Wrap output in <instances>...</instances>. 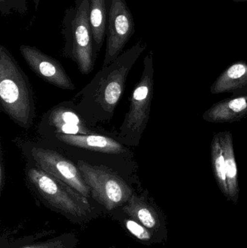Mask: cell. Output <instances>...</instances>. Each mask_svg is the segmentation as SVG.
Masks as SVG:
<instances>
[{
	"label": "cell",
	"instance_id": "16",
	"mask_svg": "<svg viewBox=\"0 0 247 248\" xmlns=\"http://www.w3.org/2000/svg\"><path fill=\"white\" fill-rule=\"evenodd\" d=\"M89 23L94 42V50L98 55L106 36L107 0H89Z\"/></svg>",
	"mask_w": 247,
	"mask_h": 248
},
{
	"label": "cell",
	"instance_id": "6",
	"mask_svg": "<svg viewBox=\"0 0 247 248\" xmlns=\"http://www.w3.org/2000/svg\"><path fill=\"white\" fill-rule=\"evenodd\" d=\"M77 166L96 202L109 213L124 205L134 193L127 182L103 166H93L78 160Z\"/></svg>",
	"mask_w": 247,
	"mask_h": 248
},
{
	"label": "cell",
	"instance_id": "13",
	"mask_svg": "<svg viewBox=\"0 0 247 248\" xmlns=\"http://www.w3.org/2000/svg\"><path fill=\"white\" fill-rule=\"evenodd\" d=\"M213 94L231 93L232 96L247 94V62L237 61L226 68L210 87Z\"/></svg>",
	"mask_w": 247,
	"mask_h": 248
},
{
	"label": "cell",
	"instance_id": "22",
	"mask_svg": "<svg viewBox=\"0 0 247 248\" xmlns=\"http://www.w3.org/2000/svg\"><path fill=\"white\" fill-rule=\"evenodd\" d=\"M33 3L35 4V8L37 10L38 7H39V4H40L41 0H33Z\"/></svg>",
	"mask_w": 247,
	"mask_h": 248
},
{
	"label": "cell",
	"instance_id": "5",
	"mask_svg": "<svg viewBox=\"0 0 247 248\" xmlns=\"http://www.w3.org/2000/svg\"><path fill=\"white\" fill-rule=\"evenodd\" d=\"M153 92V52L150 51L144 60L142 77L132 92L129 111L119 128V142L131 147L139 145L149 121Z\"/></svg>",
	"mask_w": 247,
	"mask_h": 248
},
{
	"label": "cell",
	"instance_id": "17",
	"mask_svg": "<svg viewBox=\"0 0 247 248\" xmlns=\"http://www.w3.org/2000/svg\"><path fill=\"white\" fill-rule=\"evenodd\" d=\"M110 214L115 221H117L128 233L142 244L152 246L162 243L152 231L134 218L125 214L121 208H117Z\"/></svg>",
	"mask_w": 247,
	"mask_h": 248
},
{
	"label": "cell",
	"instance_id": "4",
	"mask_svg": "<svg viewBox=\"0 0 247 248\" xmlns=\"http://www.w3.org/2000/svg\"><path fill=\"white\" fill-rule=\"evenodd\" d=\"M62 54L72 60L83 75L94 70L97 55L89 23V0H74L65 10L62 20Z\"/></svg>",
	"mask_w": 247,
	"mask_h": 248
},
{
	"label": "cell",
	"instance_id": "11",
	"mask_svg": "<svg viewBox=\"0 0 247 248\" xmlns=\"http://www.w3.org/2000/svg\"><path fill=\"white\" fill-rule=\"evenodd\" d=\"M120 208L125 214L152 231L162 243L166 240L168 230L165 216L146 191L141 195L133 193Z\"/></svg>",
	"mask_w": 247,
	"mask_h": 248
},
{
	"label": "cell",
	"instance_id": "3",
	"mask_svg": "<svg viewBox=\"0 0 247 248\" xmlns=\"http://www.w3.org/2000/svg\"><path fill=\"white\" fill-rule=\"evenodd\" d=\"M1 110L17 125L29 129L36 119V105L29 77L5 46H0Z\"/></svg>",
	"mask_w": 247,
	"mask_h": 248
},
{
	"label": "cell",
	"instance_id": "8",
	"mask_svg": "<svg viewBox=\"0 0 247 248\" xmlns=\"http://www.w3.org/2000/svg\"><path fill=\"white\" fill-rule=\"evenodd\" d=\"M30 154L36 165L49 174L68 184L71 187L90 198L91 191L84 181L78 166L54 150L33 147Z\"/></svg>",
	"mask_w": 247,
	"mask_h": 248
},
{
	"label": "cell",
	"instance_id": "20",
	"mask_svg": "<svg viewBox=\"0 0 247 248\" xmlns=\"http://www.w3.org/2000/svg\"><path fill=\"white\" fill-rule=\"evenodd\" d=\"M27 10V0H0V12L2 16L13 13L23 15Z\"/></svg>",
	"mask_w": 247,
	"mask_h": 248
},
{
	"label": "cell",
	"instance_id": "9",
	"mask_svg": "<svg viewBox=\"0 0 247 248\" xmlns=\"http://www.w3.org/2000/svg\"><path fill=\"white\" fill-rule=\"evenodd\" d=\"M40 134L47 135H87L94 134L75 111L73 102H65L46 112L39 124Z\"/></svg>",
	"mask_w": 247,
	"mask_h": 248
},
{
	"label": "cell",
	"instance_id": "7",
	"mask_svg": "<svg viewBox=\"0 0 247 248\" xmlns=\"http://www.w3.org/2000/svg\"><path fill=\"white\" fill-rule=\"evenodd\" d=\"M135 33L133 15L125 0H107L106 49L102 66L116 61Z\"/></svg>",
	"mask_w": 247,
	"mask_h": 248
},
{
	"label": "cell",
	"instance_id": "2",
	"mask_svg": "<svg viewBox=\"0 0 247 248\" xmlns=\"http://www.w3.org/2000/svg\"><path fill=\"white\" fill-rule=\"evenodd\" d=\"M30 188L48 208L73 224L84 225L98 218L102 211L89 198L36 165L26 170Z\"/></svg>",
	"mask_w": 247,
	"mask_h": 248
},
{
	"label": "cell",
	"instance_id": "12",
	"mask_svg": "<svg viewBox=\"0 0 247 248\" xmlns=\"http://www.w3.org/2000/svg\"><path fill=\"white\" fill-rule=\"evenodd\" d=\"M247 116V94L232 96L214 103L203 114L205 122L213 124H232Z\"/></svg>",
	"mask_w": 247,
	"mask_h": 248
},
{
	"label": "cell",
	"instance_id": "10",
	"mask_svg": "<svg viewBox=\"0 0 247 248\" xmlns=\"http://www.w3.org/2000/svg\"><path fill=\"white\" fill-rule=\"evenodd\" d=\"M20 52L29 68L39 78L62 90H75L72 80L59 61L30 45H21Z\"/></svg>",
	"mask_w": 247,
	"mask_h": 248
},
{
	"label": "cell",
	"instance_id": "19",
	"mask_svg": "<svg viewBox=\"0 0 247 248\" xmlns=\"http://www.w3.org/2000/svg\"><path fill=\"white\" fill-rule=\"evenodd\" d=\"M78 239L74 232H66L42 242H33L15 248H75Z\"/></svg>",
	"mask_w": 247,
	"mask_h": 248
},
{
	"label": "cell",
	"instance_id": "14",
	"mask_svg": "<svg viewBox=\"0 0 247 248\" xmlns=\"http://www.w3.org/2000/svg\"><path fill=\"white\" fill-rule=\"evenodd\" d=\"M54 137L64 144L78 148L107 154H121L126 151L124 144L117 140L100 134L65 135L55 134Z\"/></svg>",
	"mask_w": 247,
	"mask_h": 248
},
{
	"label": "cell",
	"instance_id": "18",
	"mask_svg": "<svg viewBox=\"0 0 247 248\" xmlns=\"http://www.w3.org/2000/svg\"><path fill=\"white\" fill-rule=\"evenodd\" d=\"M211 163L216 183L218 185L222 193L228 199L229 186L226 177V163L218 133L215 134L212 139Z\"/></svg>",
	"mask_w": 247,
	"mask_h": 248
},
{
	"label": "cell",
	"instance_id": "15",
	"mask_svg": "<svg viewBox=\"0 0 247 248\" xmlns=\"http://www.w3.org/2000/svg\"><path fill=\"white\" fill-rule=\"evenodd\" d=\"M220 143L223 147L226 163V177L229 186V198L228 201L236 203L239 197V179H238V169L235 157L234 147H233V136L229 131L219 132Z\"/></svg>",
	"mask_w": 247,
	"mask_h": 248
},
{
	"label": "cell",
	"instance_id": "1",
	"mask_svg": "<svg viewBox=\"0 0 247 248\" xmlns=\"http://www.w3.org/2000/svg\"><path fill=\"white\" fill-rule=\"evenodd\" d=\"M146 48V44L139 41L112 63L102 67L77 93L75 98L79 100L74 108L87 124L95 125L111 120L123 96L128 76Z\"/></svg>",
	"mask_w": 247,
	"mask_h": 248
},
{
	"label": "cell",
	"instance_id": "24",
	"mask_svg": "<svg viewBox=\"0 0 247 248\" xmlns=\"http://www.w3.org/2000/svg\"></svg>",
	"mask_w": 247,
	"mask_h": 248
},
{
	"label": "cell",
	"instance_id": "21",
	"mask_svg": "<svg viewBox=\"0 0 247 248\" xmlns=\"http://www.w3.org/2000/svg\"><path fill=\"white\" fill-rule=\"evenodd\" d=\"M0 190L2 192L5 185L6 173L5 167L4 165V158H3V152L1 150V156H0Z\"/></svg>",
	"mask_w": 247,
	"mask_h": 248
},
{
	"label": "cell",
	"instance_id": "23",
	"mask_svg": "<svg viewBox=\"0 0 247 248\" xmlns=\"http://www.w3.org/2000/svg\"><path fill=\"white\" fill-rule=\"evenodd\" d=\"M231 1H236V2H241V1H247V0H231Z\"/></svg>",
	"mask_w": 247,
	"mask_h": 248
}]
</instances>
